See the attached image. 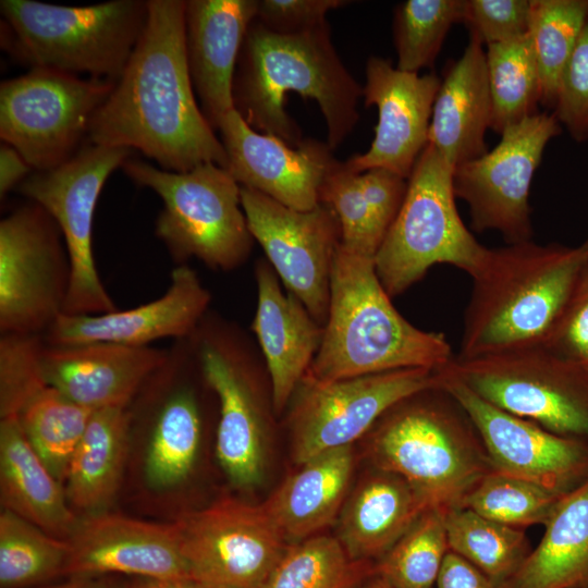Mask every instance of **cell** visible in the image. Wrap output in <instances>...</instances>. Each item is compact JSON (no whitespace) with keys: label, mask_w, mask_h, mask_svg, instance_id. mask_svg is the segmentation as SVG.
I'll list each match as a JSON object with an SVG mask.
<instances>
[{"label":"cell","mask_w":588,"mask_h":588,"mask_svg":"<svg viewBox=\"0 0 588 588\" xmlns=\"http://www.w3.org/2000/svg\"><path fill=\"white\" fill-rule=\"evenodd\" d=\"M185 2L148 0L131 58L95 112L87 140L136 149L172 172L204 163L226 169L228 157L200 107L185 52Z\"/></svg>","instance_id":"1"},{"label":"cell","mask_w":588,"mask_h":588,"mask_svg":"<svg viewBox=\"0 0 588 588\" xmlns=\"http://www.w3.org/2000/svg\"><path fill=\"white\" fill-rule=\"evenodd\" d=\"M289 93L318 103L332 150L358 121L363 87L339 58L327 22L301 33L280 34L255 19L235 69L234 109L255 131L296 147L304 138L286 112Z\"/></svg>","instance_id":"2"},{"label":"cell","mask_w":588,"mask_h":588,"mask_svg":"<svg viewBox=\"0 0 588 588\" xmlns=\"http://www.w3.org/2000/svg\"><path fill=\"white\" fill-rule=\"evenodd\" d=\"M588 260L579 246L532 240L487 248L471 275L458 359L543 343Z\"/></svg>","instance_id":"3"},{"label":"cell","mask_w":588,"mask_h":588,"mask_svg":"<svg viewBox=\"0 0 588 588\" xmlns=\"http://www.w3.org/2000/svg\"><path fill=\"white\" fill-rule=\"evenodd\" d=\"M453 357L442 333L415 327L393 306L373 257L339 245L323 336L308 375L332 381L400 369L440 370Z\"/></svg>","instance_id":"4"},{"label":"cell","mask_w":588,"mask_h":588,"mask_svg":"<svg viewBox=\"0 0 588 588\" xmlns=\"http://www.w3.org/2000/svg\"><path fill=\"white\" fill-rule=\"evenodd\" d=\"M474 426L440 387L395 404L369 430L367 450L377 469L405 479L430 509L462 506L491 468Z\"/></svg>","instance_id":"5"},{"label":"cell","mask_w":588,"mask_h":588,"mask_svg":"<svg viewBox=\"0 0 588 588\" xmlns=\"http://www.w3.org/2000/svg\"><path fill=\"white\" fill-rule=\"evenodd\" d=\"M1 46L20 62L117 82L148 15V0L68 7L1 0Z\"/></svg>","instance_id":"6"},{"label":"cell","mask_w":588,"mask_h":588,"mask_svg":"<svg viewBox=\"0 0 588 588\" xmlns=\"http://www.w3.org/2000/svg\"><path fill=\"white\" fill-rule=\"evenodd\" d=\"M121 169L162 200L155 234L177 266L196 258L210 269L230 271L246 261L255 240L242 208L241 185L226 169L204 163L172 172L132 158Z\"/></svg>","instance_id":"7"},{"label":"cell","mask_w":588,"mask_h":588,"mask_svg":"<svg viewBox=\"0 0 588 588\" xmlns=\"http://www.w3.org/2000/svg\"><path fill=\"white\" fill-rule=\"evenodd\" d=\"M454 168L430 144L409 177L399 213L375 256L378 278L390 297L419 281L436 264L470 277L488 247L463 223L455 205Z\"/></svg>","instance_id":"8"},{"label":"cell","mask_w":588,"mask_h":588,"mask_svg":"<svg viewBox=\"0 0 588 588\" xmlns=\"http://www.w3.org/2000/svg\"><path fill=\"white\" fill-rule=\"evenodd\" d=\"M492 405L588 443V365L537 343L443 368Z\"/></svg>","instance_id":"9"},{"label":"cell","mask_w":588,"mask_h":588,"mask_svg":"<svg viewBox=\"0 0 588 588\" xmlns=\"http://www.w3.org/2000/svg\"><path fill=\"white\" fill-rule=\"evenodd\" d=\"M218 406L216 455L232 485L248 489L262 476L268 416L258 354L234 322L208 311L189 336Z\"/></svg>","instance_id":"10"},{"label":"cell","mask_w":588,"mask_h":588,"mask_svg":"<svg viewBox=\"0 0 588 588\" xmlns=\"http://www.w3.org/2000/svg\"><path fill=\"white\" fill-rule=\"evenodd\" d=\"M204 383L191 338L174 340L127 406L131 434L143 450V479L154 492L177 489L195 468L205 428Z\"/></svg>","instance_id":"11"},{"label":"cell","mask_w":588,"mask_h":588,"mask_svg":"<svg viewBox=\"0 0 588 588\" xmlns=\"http://www.w3.org/2000/svg\"><path fill=\"white\" fill-rule=\"evenodd\" d=\"M117 82L48 68L0 85V137L36 172L54 169L83 147L90 121Z\"/></svg>","instance_id":"12"},{"label":"cell","mask_w":588,"mask_h":588,"mask_svg":"<svg viewBox=\"0 0 588 588\" xmlns=\"http://www.w3.org/2000/svg\"><path fill=\"white\" fill-rule=\"evenodd\" d=\"M133 150L87 143L65 163L29 174L17 187L57 222L71 262L65 315H98L117 308L97 270L93 247L94 215L110 174Z\"/></svg>","instance_id":"13"},{"label":"cell","mask_w":588,"mask_h":588,"mask_svg":"<svg viewBox=\"0 0 588 588\" xmlns=\"http://www.w3.org/2000/svg\"><path fill=\"white\" fill-rule=\"evenodd\" d=\"M71 262L61 230L28 200L0 222V333L44 335L63 315Z\"/></svg>","instance_id":"14"},{"label":"cell","mask_w":588,"mask_h":588,"mask_svg":"<svg viewBox=\"0 0 588 588\" xmlns=\"http://www.w3.org/2000/svg\"><path fill=\"white\" fill-rule=\"evenodd\" d=\"M441 385L439 370L400 369L332 381L306 373L290 403L287 426L294 462L353 445L401 401Z\"/></svg>","instance_id":"15"},{"label":"cell","mask_w":588,"mask_h":588,"mask_svg":"<svg viewBox=\"0 0 588 588\" xmlns=\"http://www.w3.org/2000/svg\"><path fill=\"white\" fill-rule=\"evenodd\" d=\"M561 132L553 113L539 112L504 130L492 150L454 168V194L467 204L474 231H497L506 244L531 240V181Z\"/></svg>","instance_id":"16"},{"label":"cell","mask_w":588,"mask_h":588,"mask_svg":"<svg viewBox=\"0 0 588 588\" xmlns=\"http://www.w3.org/2000/svg\"><path fill=\"white\" fill-rule=\"evenodd\" d=\"M175 524L192 578L212 588H260L289 547L262 503L236 498L187 512Z\"/></svg>","instance_id":"17"},{"label":"cell","mask_w":588,"mask_h":588,"mask_svg":"<svg viewBox=\"0 0 588 588\" xmlns=\"http://www.w3.org/2000/svg\"><path fill=\"white\" fill-rule=\"evenodd\" d=\"M241 204L254 240L280 281L324 327L341 241L333 211L323 204L306 211L292 209L245 186H241Z\"/></svg>","instance_id":"18"},{"label":"cell","mask_w":588,"mask_h":588,"mask_svg":"<svg viewBox=\"0 0 588 588\" xmlns=\"http://www.w3.org/2000/svg\"><path fill=\"white\" fill-rule=\"evenodd\" d=\"M441 388L461 406L486 450L491 468L561 494L588 480V443L559 436L487 402L439 370Z\"/></svg>","instance_id":"19"},{"label":"cell","mask_w":588,"mask_h":588,"mask_svg":"<svg viewBox=\"0 0 588 588\" xmlns=\"http://www.w3.org/2000/svg\"><path fill=\"white\" fill-rule=\"evenodd\" d=\"M218 131L228 157L226 170L241 186L296 210H311L320 204V188L339 163L327 143L304 138L291 146L255 131L235 109L222 118Z\"/></svg>","instance_id":"20"},{"label":"cell","mask_w":588,"mask_h":588,"mask_svg":"<svg viewBox=\"0 0 588 588\" xmlns=\"http://www.w3.org/2000/svg\"><path fill=\"white\" fill-rule=\"evenodd\" d=\"M441 79L434 73L419 75L370 57L363 87L365 106H376L378 123L370 148L344 161L357 173L385 169L404 179L428 144L432 107Z\"/></svg>","instance_id":"21"},{"label":"cell","mask_w":588,"mask_h":588,"mask_svg":"<svg viewBox=\"0 0 588 588\" xmlns=\"http://www.w3.org/2000/svg\"><path fill=\"white\" fill-rule=\"evenodd\" d=\"M68 541L65 576L192 578L175 522L151 523L102 511L79 516Z\"/></svg>","instance_id":"22"},{"label":"cell","mask_w":588,"mask_h":588,"mask_svg":"<svg viewBox=\"0 0 588 588\" xmlns=\"http://www.w3.org/2000/svg\"><path fill=\"white\" fill-rule=\"evenodd\" d=\"M210 292L187 265L176 266L164 294L130 309L98 315H61L44 334L48 345L114 343L150 346L161 339L191 336L209 311Z\"/></svg>","instance_id":"23"},{"label":"cell","mask_w":588,"mask_h":588,"mask_svg":"<svg viewBox=\"0 0 588 588\" xmlns=\"http://www.w3.org/2000/svg\"><path fill=\"white\" fill-rule=\"evenodd\" d=\"M167 354L152 346L46 343L42 370L49 387L90 411L125 408Z\"/></svg>","instance_id":"24"},{"label":"cell","mask_w":588,"mask_h":588,"mask_svg":"<svg viewBox=\"0 0 588 588\" xmlns=\"http://www.w3.org/2000/svg\"><path fill=\"white\" fill-rule=\"evenodd\" d=\"M258 0L185 2V52L200 109L216 131L234 109L233 79Z\"/></svg>","instance_id":"25"},{"label":"cell","mask_w":588,"mask_h":588,"mask_svg":"<svg viewBox=\"0 0 588 588\" xmlns=\"http://www.w3.org/2000/svg\"><path fill=\"white\" fill-rule=\"evenodd\" d=\"M257 307L250 326L267 369L275 414L287 407L308 372L323 336V327L289 291L284 293L271 265L255 267Z\"/></svg>","instance_id":"26"},{"label":"cell","mask_w":588,"mask_h":588,"mask_svg":"<svg viewBox=\"0 0 588 588\" xmlns=\"http://www.w3.org/2000/svg\"><path fill=\"white\" fill-rule=\"evenodd\" d=\"M486 50L470 36L460 59L449 65L436 96L428 144L453 167L488 151L486 132L491 126Z\"/></svg>","instance_id":"27"},{"label":"cell","mask_w":588,"mask_h":588,"mask_svg":"<svg viewBox=\"0 0 588 588\" xmlns=\"http://www.w3.org/2000/svg\"><path fill=\"white\" fill-rule=\"evenodd\" d=\"M428 509L405 479L377 469L346 499L338 539L351 559L379 560Z\"/></svg>","instance_id":"28"},{"label":"cell","mask_w":588,"mask_h":588,"mask_svg":"<svg viewBox=\"0 0 588 588\" xmlns=\"http://www.w3.org/2000/svg\"><path fill=\"white\" fill-rule=\"evenodd\" d=\"M354 469L353 445L319 453L262 503L286 540L318 535L339 516Z\"/></svg>","instance_id":"29"},{"label":"cell","mask_w":588,"mask_h":588,"mask_svg":"<svg viewBox=\"0 0 588 588\" xmlns=\"http://www.w3.org/2000/svg\"><path fill=\"white\" fill-rule=\"evenodd\" d=\"M0 501L2 510L62 539L71 536L79 519L63 485L35 452L16 416L0 419Z\"/></svg>","instance_id":"30"},{"label":"cell","mask_w":588,"mask_h":588,"mask_svg":"<svg viewBox=\"0 0 588 588\" xmlns=\"http://www.w3.org/2000/svg\"><path fill=\"white\" fill-rule=\"evenodd\" d=\"M130 446L127 407L91 412L63 482L75 513L88 515L107 510L120 487Z\"/></svg>","instance_id":"31"},{"label":"cell","mask_w":588,"mask_h":588,"mask_svg":"<svg viewBox=\"0 0 588 588\" xmlns=\"http://www.w3.org/2000/svg\"><path fill=\"white\" fill-rule=\"evenodd\" d=\"M539 544L502 588H588V480L565 494Z\"/></svg>","instance_id":"32"},{"label":"cell","mask_w":588,"mask_h":588,"mask_svg":"<svg viewBox=\"0 0 588 588\" xmlns=\"http://www.w3.org/2000/svg\"><path fill=\"white\" fill-rule=\"evenodd\" d=\"M449 550L458 554L502 588L529 554L528 541L518 528L457 506L444 511Z\"/></svg>","instance_id":"33"},{"label":"cell","mask_w":588,"mask_h":588,"mask_svg":"<svg viewBox=\"0 0 588 588\" xmlns=\"http://www.w3.org/2000/svg\"><path fill=\"white\" fill-rule=\"evenodd\" d=\"M486 62L492 101L490 128L501 135L539 113L541 87L530 34L487 46Z\"/></svg>","instance_id":"34"},{"label":"cell","mask_w":588,"mask_h":588,"mask_svg":"<svg viewBox=\"0 0 588 588\" xmlns=\"http://www.w3.org/2000/svg\"><path fill=\"white\" fill-rule=\"evenodd\" d=\"M68 539L8 511L0 514V588H34L65 576Z\"/></svg>","instance_id":"35"},{"label":"cell","mask_w":588,"mask_h":588,"mask_svg":"<svg viewBox=\"0 0 588 588\" xmlns=\"http://www.w3.org/2000/svg\"><path fill=\"white\" fill-rule=\"evenodd\" d=\"M375 574L372 561L353 560L338 538L316 535L289 546L260 588H360Z\"/></svg>","instance_id":"36"},{"label":"cell","mask_w":588,"mask_h":588,"mask_svg":"<svg viewBox=\"0 0 588 588\" xmlns=\"http://www.w3.org/2000/svg\"><path fill=\"white\" fill-rule=\"evenodd\" d=\"M91 412L48 385L16 416L26 439L62 485Z\"/></svg>","instance_id":"37"},{"label":"cell","mask_w":588,"mask_h":588,"mask_svg":"<svg viewBox=\"0 0 588 588\" xmlns=\"http://www.w3.org/2000/svg\"><path fill=\"white\" fill-rule=\"evenodd\" d=\"M530 37L541 102L554 109L562 73L588 20V0H531Z\"/></svg>","instance_id":"38"},{"label":"cell","mask_w":588,"mask_h":588,"mask_svg":"<svg viewBox=\"0 0 588 588\" xmlns=\"http://www.w3.org/2000/svg\"><path fill=\"white\" fill-rule=\"evenodd\" d=\"M449 552L444 511L426 510L376 563L392 588H432Z\"/></svg>","instance_id":"39"},{"label":"cell","mask_w":588,"mask_h":588,"mask_svg":"<svg viewBox=\"0 0 588 588\" xmlns=\"http://www.w3.org/2000/svg\"><path fill=\"white\" fill-rule=\"evenodd\" d=\"M465 0H406L396 5V68L418 73L434 63L450 28L464 21Z\"/></svg>","instance_id":"40"},{"label":"cell","mask_w":588,"mask_h":588,"mask_svg":"<svg viewBox=\"0 0 588 588\" xmlns=\"http://www.w3.org/2000/svg\"><path fill=\"white\" fill-rule=\"evenodd\" d=\"M564 495L490 468L465 497L462 506L491 520L520 529L543 525Z\"/></svg>","instance_id":"41"},{"label":"cell","mask_w":588,"mask_h":588,"mask_svg":"<svg viewBox=\"0 0 588 588\" xmlns=\"http://www.w3.org/2000/svg\"><path fill=\"white\" fill-rule=\"evenodd\" d=\"M319 203L335 215L340 225L341 246L375 258L388 231L380 224L364 196L359 173L339 161L320 188Z\"/></svg>","instance_id":"42"},{"label":"cell","mask_w":588,"mask_h":588,"mask_svg":"<svg viewBox=\"0 0 588 588\" xmlns=\"http://www.w3.org/2000/svg\"><path fill=\"white\" fill-rule=\"evenodd\" d=\"M44 335L0 334V419L17 416L48 387L42 370Z\"/></svg>","instance_id":"43"},{"label":"cell","mask_w":588,"mask_h":588,"mask_svg":"<svg viewBox=\"0 0 588 588\" xmlns=\"http://www.w3.org/2000/svg\"><path fill=\"white\" fill-rule=\"evenodd\" d=\"M531 0H465L470 36L489 46L519 39L530 32Z\"/></svg>","instance_id":"44"},{"label":"cell","mask_w":588,"mask_h":588,"mask_svg":"<svg viewBox=\"0 0 588 588\" xmlns=\"http://www.w3.org/2000/svg\"><path fill=\"white\" fill-rule=\"evenodd\" d=\"M552 113L574 140H588V20L562 73Z\"/></svg>","instance_id":"45"},{"label":"cell","mask_w":588,"mask_h":588,"mask_svg":"<svg viewBox=\"0 0 588 588\" xmlns=\"http://www.w3.org/2000/svg\"><path fill=\"white\" fill-rule=\"evenodd\" d=\"M541 344L565 357L588 362V260L549 336Z\"/></svg>","instance_id":"46"},{"label":"cell","mask_w":588,"mask_h":588,"mask_svg":"<svg viewBox=\"0 0 588 588\" xmlns=\"http://www.w3.org/2000/svg\"><path fill=\"white\" fill-rule=\"evenodd\" d=\"M344 0H258L256 20L266 28L280 34H295L316 27L326 14L344 7Z\"/></svg>","instance_id":"47"},{"label":"cell","mask_w":588,"mask_h":588,"mask_svg":"<svg viewBox=\"0 0 588 588\" xmlns=\"http://www.w3.org/2000/svg\"><path fill=\"white\" fill-rule=\"evenodd\" d=\"M437 588H498L482 572L449 550L436 583Z\"/></svg>","instance_id":"48"},{"label":"cell","mask_w":588,"mask_h":588,"mask_svg":"<svg viewBox=\"0 0 588 588\" xmlns=\"http://www.w3.org/2000/svg\"><path fill=\"white\" fill-rule=\"evenodd\" d=\"M33 169L22 155L12 146L2 143L0 147V196L1 198L16 188Z\"/></svg>","instance_id":"49"},{"label":"cell","mask_w":588,"mask_h":588,"mask_svg":"<svg viewBox=\"0 0 588 588\" xmlns=\"http://www.w3.org/2000/svg\"><path fill=\"white\" fill-rule=\"evenodd\" d=\"M127 588H212L193 578L137 577Z\"/></svg>","instance_id":"50"},{"label":"cell","mask_w":588,"mask_h":588,"mask_svg":"<svg viewBox=\"0 0 588 588\" xmlns=\"http://www.w3.org/2000/svg\"><path fill=\"white\" fill-rule=\"evenodd\" d=\"M34 588H127L119 581L102 576H74L70 580L57 585H42Z\"/></svg>","instance_id":"51"},{"label":"cell","mask_w":588,"mask_h":588,"mask_svg":"<svg viewBox=\"0 0 588 588\" xmlns=\"http://www.w3.org/2000/svg\"><path fill=\"white\" fill-rule=\"evenodd\" d=\"M360 588H392L380 575L377 573L367 579Z\"/></svg>","instance_id":"52"},{"label":"cell","mask_w":588,"mask_h":588,"mask_svg":"<svg viewBox=\"0 0 588 588\" xmlns=\"http://www.w3.org/2000/svg\"><path fill=\"white\" fill-rule=\"evenodd\" d=\"M584 363H586L588 365V362H584Z\"/></svg>","instance_id":"53"},{"label":"cell","mask_w":588,"mask_h":588,"mask_svg":"<svg viewBox=\"0 0 588 588\" xmlns=\"http://www.w3.org/2000/svg\"><path fill=\"white\" fill-rule=\"evenodd\" d=\"M586 241L588 242V238Z\"/></svg>","instance_id":"54"}]
</instances>
